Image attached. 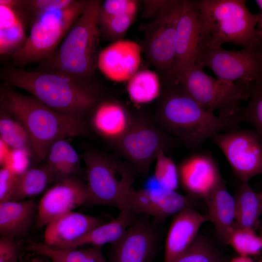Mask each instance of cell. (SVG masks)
Masks as SVG:
<instances>
[{
  "label": "cell",
  "instance_id": "cell-1",
  "mask_svg": "<svg viewBox=\"0 0 262 262\" xmlns=\"http://www.w3.org/2000/svg\"><path fill=\"white\" fill-rule=\"evenodd\" d=\"M0 78L9 86L30 93L44 104L66 116L85 120L101 99L100 88L61 73L27 71L13 65L3 67Z\"/></svg>",
  "mask_w": 262,
  "mask_h": 262
},
{
  "label": "cell",
  "instance_id": "cell-2",
  "mask_svg": "<svg viewBox=\"0 0 262 262\" xmlns=\"http://www.w3.org/2000/svg\"><path fill=\"white\" fill-rule=\"evenodd\" d=\"M163 131L195 149L217 133L239 128V117H225L203 108L177 82H166L156 111Z\"/></svg>",
  "mask_w": 262,
  "mask_h": 262
},
{
  "label": "cell",
  "instance_id": "cell-3",
  "mask_svg": "<svg viewBox=\"0 0 262 262\" xmlns=\"http://www.w3.org/2000/svg\"><path fill=\"white\" fill-rule=\"evenodd\" d=\"M0 105V109L18 119L27 131L33 159L37 162L46 159L50 147L57 140L84 135L87 131L85 120L62 114L33 96L18 93L9 85L1 88Z\"/></svg>",
  "mask_w": 262,
  "mask_h": 262
},
{
  "label": "cell",
  "instance_id": "cell-4",
  "mask_svg": "<svg viewBox=\"0 0 262 262\" xmlns=\"http://www.w3.org/2000/svg\"><path fill=\"white\" fill-rule=\"evenodd\" d=\"M102 2L87 0L86 7L55 52L39 63L38 71L54 72L76 79L93 82L100 31L99 13Z\"/></svg>",
  "mask_w": 262,
  "mask_h": 262
},
{
  "label": "cell",
  "instance_id": "cell-5",
  "mask_svg": "<svg viewBox=\"0 0 262 262\" xmlns=\"http://www.w3.org/2000/svg\"><path fill=\"white\" fill-rule=\"evenodd\" d=\"M201 27V45L222 47L231 43L242 48L259 42L257 25L261 14L249 11L245 0H195Z\"/></svg>",
  "mask_w": 262,
  "mask_h": 262
},
{
  "label": "cell",
  "instance_id": "cell-6",
  "mask_svg": "<svg viewBox=\"0 0 262 262\" xmlns=\"http://www.w3.org/2000/svg\"><path fill=\"white\" fill-rule=\"evenodd\" d=\"M87 2L74 0L65 8L39 16L32 25L24 44L12 55L13 65L22 68L50 56L83 13Z\"/></svg>",
  "mask_w": 262,
  "mask_h": 262
},
{
  "label": "cell",
  "instance_id": "cell-7",
  "mask_svg": "<svg viewBox=\"0 0 262 262\" xmlns=\"http://www.w3.org/2000/svg\"><path fill=\"white\" fill-rule=\"evenodd\" d=\"M86 166L88 201L92 204L123 209L132 189L134 168L121 161L94 151L83 157Z\"/></svg>",
  "mask_w": 262,
  "mask_h": 262
},
{
  "label": "cell",
  "instance_id": "cell-8",
  "mask_svg": "<svg viewBox=\"0 0 262 262\" xmlns=\"http://www.w3.org/2000/svg\"><path fill=\"white\" fill-rule=\"evenodd\" d=\"M178 82L206 110L225 117L238 116L249 96V85L213 78L195 65Z\"/></svg>",
  "mask_w": 262,
  "mask_h": 262
},
{
  "label": "cell",
  "instance_id": "cell-9",
  "mask_svg": "<svg viewBox=\"0 0 262 262\" xmlns=\"http://www.w3.org/2000/svg\"><path fill=\"white\" fill-rule=\"evenodd\" d=\"M184 0H171L155 19L141 25L144 33L142 50L150 65L164 76L173 80L177 27Z\"/></svg>",
  "mask_w": 262,
  "mask_h": 262
},
{
  "label": "cell",
  "instance_id": "cell-10",
  "mask_svg": "<svg viewBox=\"0 0 262 262\" xmlns=\"http://www.w3.org/2000/svg\"><path fill=\"white\" fill-rule=\"evenodd\" d=\"M196 65L210 68L218 79L250 83L262 78V50L259 42L238 51L203 45Z\"/></svg>",
  "mask_w": 262,
  "mask_h": 262
},
{
  "label": "cell",
  "instance_id": "cell-11",
  "mask_svg": "<svg viewBox=\"0 0 262 262\" xmlns=\"http://www.w3.org/2000/svg\"><path fill=\"white\" fill-rule=\"evenodd\" d=\"M172 144L169 134L146 116L137 115L128 131L114 146L134 169L147 174L159 153Z\"/></svg>",
  "mask_w": 262,
  "mask_h": 262
},
{
  "label": "cell",
  "instance_id": "cell-12",
  "mask_svg": "<svg viewBox=\"0 0 262 262\" xmlns=\"http://www.w3.org/2000/svg\"><path fill=\"white\" fill-rule=\"evenodd\" d=\"M212 139L242 182L262 175V140L255 130L237 128L217 133Z\"/></svg>",
  "mask_w": 262,
  "mask_h": 262
},
{
  "label": "cell",
  "instance_id": "cell-13",
  "mask_svg": "<svg viewBox=\"0 0 262 262\" xmlns=\"http://www.w3.org/2000/svg\"><path fill=\"white\" fill-rule=\"evenodd\" d=\"M201 46L199 12L195 0H184L178 21L173 80L179 81L196 64Z\"/></svg>",
  "mask_w": 262,
  "mask_h": 262
},
{
  "label": "cell",
  "instance_id": "cell-14",
  "mask_svg": "<svg viewBox=\"0 0 262 262\" xmlns=\"http://www.w3.org/2000/svg\"><path fill=\"white\" fill-rule=\"evenodd\" d=\"M190 207H193L192 202L188 197L176 191L157 186L139 190L132 188L123 209L129 210L133 216H150L157 222H162L168 216Z\"/></svg>",
  "mask_w": 262,
  "mask_h": 262
},
{
  "label": "cell",
  "instance_id": "cell-15",
  "mask_svg": "<svg viewBox=\"0 0 262 262\" xmlns=\"http://www.w3.org/2000/svg\"><path fill=\"white\" fill-rule=\"evenodd\" d=\"M88 201L87 186L73 177L63 179L44 195L37 207L36 225L46 226L50 222Z\"/></svg>",
  "mask_w": 262,
  "mask_h": 262
},
{
  "label": "cell",
  "instance_id": "cell-16",
  "mask_svg": "<svg viewBox=\"0 0 262 262\" xmlns=\"http://www.w3.org/2000/svg\"><path fill=\"white\" fill-rule=\"evenodd\" d=\"M158 232L146 219H133L123 235L112 244V262H151L157 248Z\"/></svg>",
  "mask_w": 262,
  "mask_h": 262
},
{
  "label": "cell",
  "instance_id": "cell-17",
  "mask_svg": "<svg viewBox=\"0 0 262 262\" xmlns=\"http://www.w3.org/2000/svg\"><path fill=\"white\" fill-rule=\"evenodd\" d=\"M178 168L180 183L195 196L204 199L223 180L216 162L208 153L193 154Z\"/></svg>",
  "mask_w": 262,
  "mask_h": 262
},
{
  "label": "cell",
  "instance_id": "cell-18",
  "mask_svg": "<svg viewBox=\"0 0 262 262\" xmlns=\"http://www.w3.org/2000/svg\"><path fill=\"white\" fill-rule=\"evenodd\" d=\"M142 51L141 46L135 42L118 40L100 51L98 67L113 81H129L138 71Z\"/></svg>",
  "mask_w": 262,
  "mask_h": 262
},
{
  "label": "cell",
  "instance_id": "cell-19",
  "mask_svg": "<svg viewBox=\"0 0 262 262\" xmlns=\"http://www.w3.org/2000/svg\"><path fill=\"white\" fill-rule=\"evenodd\" d=\"M88 116L93 130L113 145L128 131L134 118L119 101L103 98L97 104Z\"/></svg>",
  "mask_w": 262,
  "mask_h": 262
},
{
  "label": "cell",
  "instance_id": "cell-20",
  "mask_svg": "<svg viewBox=\"0 0 262 262\" xmlns=\"http://www.w3.org/2000/svg\"><path fill=\"white\" fill-rule=\"evenodd\" d=\"M102 224L97 217L72 211L59 216L46 226L44 243L53 248L65 249Z\"/></svg>",
  "mask_w": 262,
  "mask_h": 262
},
{
  "label": "cell",
  "instance_id": "cell-21",
  "mask_svg": "<svg viewBox=\"0 0 262 262\" xmlns=\"http://www.w3.org/2000/svg\"><path fill=\"white\" fill-rule=\"evenodd\" d=\"M209 220L193 207L176 214L169 229L165 243L164 262L173 261L192 243L200 227Z\"/></svg>",
  "mask_w": 262,
  "mask_h": 262
},
{
  "label": "cell",
  "instance_id": "cell-22",
  "mask_svg": "<svg viewBox=\"0 0 262 262\" xmlns=\"http://www.w3.org/2000/svg\"><path fill=\"white\" fill-rule=\"evenodd\" d=\"M37 207L32 199L0 202L1 236L16 239L27 235L36 219Z\"/></svg>",
  "mask_w": 262,
  "mask_h": 262
},
{
  "label": "cell",
  "instance_id": "cell-23",
  "mask_svg": "<svg viewBox=\"0 0 262 262\" xmlns=\"http://www.w3.org/2000/svg\"><path fill=\"white\" fill-rule=\"evenodd\" d=\"M204 199L208 208L209 220L213 224L220 239L227 244L235 226L234 197L229 192L223 180Z\"/></svg>",
  "mask_w": 262,
  "mask_h": 262
},
{
  "label": "cell",
  "instance_id": "cell-24",
  "mask_svg": "<svg viewBox=\"0 0 262 262\" xmlns=\"http://www.w3.org/2000/svg\"><path fill=\"white\" fill-rule=\"evenodd\" d=\"M134 217L129 210L122 209L115 219L94 228L65 249L78 248L85 245L100 247L107 243L112 244L123 235Z\"/></svg>",
  "mask_w": 262,
  "mask_h": 262
},
{
  "label": "cell",
  "instance_id": "cell-25",
  "mask_svg": "<svg viewBox=\"0 0 262 262\" xmlns=\"http://www.w3.org/2000/svg\"><path fill=\"white\" fill-rule=\"evenodd\" d=\"M235 224L237 227L255 229L260 225L262 214V192L253 190L248 182H242L237 189Z\"/></svg>",
  "mask_w": 262,
  "mask_h": 262
},
{
  "label": "cell",
  "instance_id": "cell-26",
  "mask_svg": "<svg viewBox=\"0 0 262 262\" xmlns=\"http://www.w3.org/2000/svg\"><path fill=\"white\" fill-rule=\"evenodd\" d=\"M56 180L55 175L45 164L30 168L18 175L15 188L8 200L29 199L42 193L47 186Z\"/></svg>",
  "mask_w": 262,
  "mask_h": 262
},
{
  "label": "cell",
  "instance_id": "cell-27",
  "mask_svg": "<svg viewBox=\"0 0 262 262\" xmlns=\"http://www.w3.org/2000/svg\"><path fill=\"white\" fill-rule=\"evenodd\" d=\"M26 248L38 255L48 257L51 262H109L102 254L100 247L58 249L44 243L29 241Z\"/></svg>",
  "mask_w": 262,
  "mask_h": 262
},
{
  "label": "cell",
  "instance_id": "cell-28",
  "mask_svg": "<svg viewBox=\"0 0 262 262\" xmlns=\"http://www.w3.org/2000/svg\"><path fill=\"white\" fill-rule=\"evenodd\" d=\"M46 164L59 180L72 177L80 166V157L73 147L62 139L50 147L46 158Z\"/></svg>",
  "mask_w": 262,
  "mask_h": 262
},
{
  "label": "cell",
  "instance_id": "cell-29",
  "mask_svg": "<svg viewBox=\"0 0 262 262\" xmlns=\"http://www.w3.org/2000/svg\"><path fill=\"white\" fill-rule=\"evenodd\" d=\"M127 89L130 99L134 103H148L160 96L159 77L150 70L138 71L129 80Z\"/></svg>",
  "mask_w": 262,
  "mask_h": 262
},
{
  "label": "cell",
  "instance_id": "cell-30",
  "mask_svg": "<svg viewBox=\"0 0 262 262\" xmlns=\"http://www.w3.org/2000/svg\"><path fill=\"white\" fill-rule=\"evenodd\" d=\"M0 139L10 147L25 149L33 154L31 140L24 126L16 117L2 109L0 113Z\"/></svg>",
  "mask_w": 262,
  "mask_h": 262
},
{
  "label": "cell",
  "instance_id": "cell-31",
  "mask_svg": "<svg viewBox=\"0 0 262 262\" xmlns=\"http://www.w3.org/2000/svg\"><path fill=\"white\" fill-rule=\"evenodd\" d=\"M74 0H18L13 9L25 24V20L32 25L41 15L65 8Z\"/></svg>",
  "mask_w": 262,
  "mask_h": 262
},
{
  "label": "cell",
  "instance_id": "cell-32",
  "mask_svg": "<svg viewBox=\"0 0 262 262\" xmlns=\"http://www.w3.org/2000/svg\"><path fill=\"white\" fill-rule=\"evenodd\" d=\"M246 102L239 114V119L252 125L262 140V78L250 83L249 96Z\"/></svg>",
  "mask_w": 262,
  "mask_h": 262
},
{
  "label": "cell",
  "instance_id": "cell-33",
  "mask_svg": "<svg viewBox=\"0 0 262 262\" xmlns=\"http://www.w3.org/2000/svg\"><path fill=\"white\" fill-rule=\"evenodd\" d=\"M173 262H223V259L212 243L198 234L190 246Z\"/></svg>",
  "mask_w": 262,
  "mask_h": 262
},
{
  "label": "cell",
  "instance_id": "cell-34",
  "mask_svg": "<svg viewBox=\"0 0 262 262\" xmlns=\"http://www.w3.org/2000/svg\"><path fill=\"white\" fill-rule=\"evenodd\" d=\"M227 244L238 253L245 256H256L262 249V241L255 230L246 228L237 227L236 225L231 231Z\"/></svg>",
  "mask_w": 262,
  "mask_h": 262
},
{
  "label": "cell",
  "instance_id": "cell-35",
  "mask_svg": "<svg viewBox=\"0 0 262 262\" xmlns=\"http://www.w3.org/2000/svg\"><path fill=\"white\" fill-rule=\"evenodd\" d=\"M156 164L153 177L162 188L176 191L179 184L178 168L165 151H161L155 160Z\"/></svg>",
  "mask_w": 262,
  "mask_h": 262
},
{
  "label": "cell",
  "instance_id": "cell-36",
  "mask_svg": "<svg viewBox=\"0 0 262 262\" xmlns=\"http://www.w3.org/2000/svg\"><path fill=\"white\" fill-rule=\"evenodd\" d=\"M136 17V16L126 14L99 20L100 35L114 42L121 40Z\"/></svg>",
  "mask_w": 262,
  "mask_h": 262
},
{
  "label": "cell",
  "instance_id": "cell-37",
  "mask_svg": "<svg viewBox=\"0 0 262 262\" xmlns=\"http://www.w3.org/2000/svg\"><path fill=\"white\" fill-rule=\"evenodd\" d=\"M27 38L24 24L21 20L0 29V54L13 55L24 44Z\"/></svg>",
  "mask_w": 262,
  "mask_h": 262
},
{
  "label": "cell",
  "instance_id": "cell-38",
  "mask_svg": "<svg viewBox=\"0 0 262 262\" xmlns=\"http://www.w3.org/2000/svg\"><path fill=\"white\" fill-rule=\"evenodd\" d=\"M139 1L134 0H106L101 3L99 21L105 18L123 15L130 14L137 16Z\"/></svg>",
  "mask_w": 262,
  "mask_h": 262
},
{
  "label": "cell",
  "instance_id": "cell-39",
  "mask_svg": "<svg viewBox=\"0 0 262 262\" xmlns=\"http://www.w3.org/2000/svg\"><path fill=\"white\" fill-rule=\"evenodd\" d=\"M31 158H33V156L29 150L12 148L3 166L9 168L19 175L30 168Z\"/></svg>",
  "mask_w": 262,
  "mask_h": 262
},
{
  "label": "cell",
  "instance_id": "cell-40",
  "mask_svg": "<svg viewBox=\"0 0 262 262\" xmlns=\"http://www.w3.org/2000/svg\"><path fill=\"white\" fill-rule=\"evenodd\" d=\"M18 175L9 168L0 170V202L8 200L16 183Z\"/></svg>",
  "mask_w": 262,
  "mask_h": 262
},
{
  "label": "cell",
  "instance_id": "cell-41",
  "mask_svg": "<svg viewBox=\"0 0 262 262\" xmlns=\"http://www.w3.org/2000/svg\"><path fill=\"white\" fill-rule=\"evenodd\" d=\"M18 254V247L15 239L0 237V262H17Z\"/></svg>",
  "mask_w": 262,
  "mask_h": 262
},
{
  "label": "cell",
  "instance_id": "cell-42",
  "mask_svg": "<svg viewBox=\"0 0 262 262\" xmlns=\"http://www.w3.org/2000/svg\"><path fill=\"white\" fill-rule=\"evenodd\" d=\"M171 0H143V18L152 20L156 18L170 3Z\"/></svg>",
  "mask_w": 262,
  "mask_h": 262
},
{
  "label": "cell",
  "instance_id": "cell-43",
  "mask_svg": "<svg viewBox=\"0 0 262 262\" xmlns=\"http://www.w3.org/2000/svg\"><path fill=\"white\" fill-rule=\"evenodd\" d=\"M7 144L0 139V164L3 166L11 149Z\"/></svg>",
  "mask_w": 262,
  "mask_h": 262
},
{
  "label": "cell",
  "instance_id": "cell-44",
  "mask_svg": "<svg viewBox=\"0 0 262 262\" xmlns=\"http://www.w3.org/2000/svg\"><path fill=\"white\" fill-rule=\"evenodd\" d=\"M229 262H255L249 256L238 255L233 258Z\"/></svg>",
  "mask_w": 262,
  "mask_h": 262
},
{
  "label": "cell",
  "instance_id": "cell-45",
  "mask_svg": "<svg viewBox=\"0 0 262 262\" xmlns=\"http://www.w3.org/2000/svg\"><path fill=\"white\" fill-rule=\"evenodd\" d=\"M258 25L259 26V29H257V32L258 33L262 35V14H261V20Z\"/></svg>",
  "mask_w": 262,
  "mask_h": 262
},
{
  "label": "cell",
  "instance_id": "cell-46",
  "mask_svg": "<svg viewBox=\"0 0 262 262\" xmlns=\"http://www.w3.org/2000/svg\"><path fill=\"white\" fill-rule=\"evenodd\" d=\"M30 262H45V261L40 258H34L32 259Z\"/></svg>",
  "mask_w": 262,
  "mask_h": 262
},
{
  "label": "cell",
  "instance_id": "cell-47",
  "mask_svg": "<svg viewBox=\"0 0 262 262\" xmlns=\"http://www.w3.org/2000/svg\"><path fill=\"white\" fill-rule=\"evenodd\" d=\"M255 1L259 7L261 9L262 12V0H256Z\"/></svg>",
  "mask_w": 262,
  "mask_h": 262
},
{
  "label": "cell",
  "instance_id": "cell-48",
  "mask_svg": "<svg viewBox=\"0 0 262 262\" xmlns=\"http://www.w3.org/2000/svg\"><path fill=\"white\" fill-rule=\"evenodd\" d=\"M258 34L259 36V44L262 50V35H261V34L259 33H258Z\"/></svg>",
  "mask_w": 262,
  "mask_h": 262
},
{
  "label": "cell",
  "instance_id": "cell-49",
  "mask_svg": "<svg viewBox=\"0 0 262 262\" xmlns=\"http://www.w3.org/2000/svg\"><path fill=\"white\" fill-rule=\"evenodd\" d=\"M260 237H261V238L262 239V228L261 232H260Z\"/></svg>",
  "mask_w": 262,
  "mask_h": 262
},
{
  "label": "cell",
  "instance_id": "cell-50",
  "mask_svg": "<svg viewBox=\"0 0 262 262\" xmlns=\"http://www.w3.org/2000/svg\"><path fill=\"white\" fill-rule=\"evenodd\" d=\"M20 262H23V261H21Z\"/></svg>",
  "mask_w": 262,
  "mask_h": 262
},
{
  "label": "cell",
  "instance_id": "cell-51",
  "mask_svg": "<svg viewBox=\"0 0 262 262\" xmlns=\"http://www.w3.org/2000/svg\"></svg>",
  "mask_w": 262,
  "mask_h": 262
}]
</instances>
